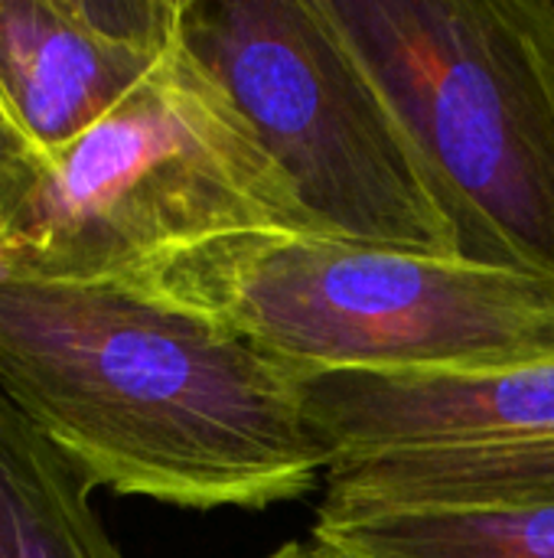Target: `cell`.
I'll use <instances>...</instances> for the list:
<instances>
[{
  "label": "cell",
  "mask_w": 554,
  "mask_h": 558,
  "mask_svg": "<svg viewBox=\"0 0 554 558\" xmlns=\"http://www.w3.org/2000/svg\"><path fill=\"white\" fill-rule=\"evenodd\" d=\"M91 487L0 396V558H124Z\"/></svg>",
  "instance_id": "9c48e42d"
},
{
  "label": "cell",
  "mask_w": 554,
  "mask_h": 558,
  "mask_svg": "<svg viewBox=\"0 0 554 558\" xmlns=\"http://www.w3.org/2000/svg\"><path fill=\"white\" fill-rule=\"evenodd\" d=\"M245 232L330 235L180 36L111 114L46 160L0 232V271L127 284L176 252Z\"/></svg>",
  "instance_id": "3957f363"
},
{
  "label": "cell",
  "mask_w": 554,
  "mask_h": 558,
  "mask_svg": "<svg viewBox=\"0 0 554 558\" xmlns=\"http://www.w3.org/2000/svg\"><path fill=\"white\" fill-rule=\"evenodd\" d=\"M330 451L323 500H554V360L487 373L304 376Z\"/></svg>",
  "instance_id": "8992f818"
},
{
  "label": "cell",
  "mask_w": 554,
  "mask_h": 558,
  "mask_svg": "<svg viewBox=\"0 0 554 558\" xmlns=\"http://www.w3.org/2000/svg\"><path fill=\"white\" fill-rule=\"evenodd\" d=\"M0 396L91 490L183 510L294 504L333 464L297 369L124 284L0 271Z\"/></svg>",
  "instance_id": "6da1fadb"
},
{
  "label": "cell",
  "mask_w": 554,
  "mask_h": 558,
  "mask_svg": "<svg viewBox=\"0 0 554 558\" xmlns=\"http://www.w3.org/2000/svg\"><path fill=\"white\" fill-rule=\"evenodd\" d=\"M46 170V157L23 137V131L10 121L0 105V232L23 206L39 173Z\"/></svg>",
  "instance_id": "30bf717a"
},
{
  "label": "cell",
  "mask_w": 554,
  "mask_h": 558,
  "mask_svg": "<svg viewBox=\"0 0 554 558\" xmlns=\"http://www.w3.org/2000/svg\"><path fill=\"white\" fill-rule=\"evenodd\" d=\"M180 36L330 235L464 258L428 157L323 0H183Z\"/></svg>",
  "instance_id": "5b68a950"
},
{
  "label": "cell",
  "mask_w": 554,
  "mask_h": 558,
  "mask_svg": "<svg viewBox=\"0 0 554 558\" xmlns=\"http://www.w3.org/2000/svg\"><path fill=\"white\" fill-rule=\"evenodd\" d=\"M261 558H346V556H340L336 549H330V546H323L320 539L307 536V539L281 543L274 553H268V556H261Z\"/></svg>",
  "instance_id": "8fae6325"
},
{
  "label": "cell",
  "mask_w": 554,
  "mask_h": 558,
  "mask_svg": "<svg viewBox=\"0 0 554 558\" xmlns=\"http://www.w3.org/2000/svg\"><path fill=\"white\" fill-rule=\"evenodd\" d=\"M310 536L346 558H554V500H529V504L320 500Z\"/></svg>",
  "instance_id": "ba28073f"
},
{
  "label": "cell",
  "mask_w": 554,
  "mask_h": 558,
  "mask_svg": "<svg viewBox=\"0 0 554 558\" xmlns=\"http://www.w3.org/2000/svg\"><path fill=\"white\" fill-rule=\"evenodd\" d=\"M428 157L467 262L554 281V0H323Z\"/></svg>",
  "instance_id": "277c9868"
},
{
  "label": "cell",
  "mask_w": 554,
  "mask_h": 558,
  "mask_svg": "<svg viewBox=\"0 0 554 558\" xmlns=\"http://www.w3.org/2000/svg\"><path fill=\"white\" fill-rule=\"evenodd\" d=\"M183 0H0V105L49 160L180 43Z\"/></svg>",
  "instance_id": "52a82bcc"
},
{
  "label": "cell",
  "mask_w": 554,
  "mask_h": 558,
  "mask_svg": "<svg viewBox=\"0 0 554 558\" xmlns=\"http://www.w3.org/2000/svg\"><path fill=\"white\" fill-rule=\"evenodd\" d=\"M124 288L202 314L300 376H451L554 360V281L336 235H225Z\"/></svg>",
  "instance_id": "7a4b0ae2"
}]
</instances>
